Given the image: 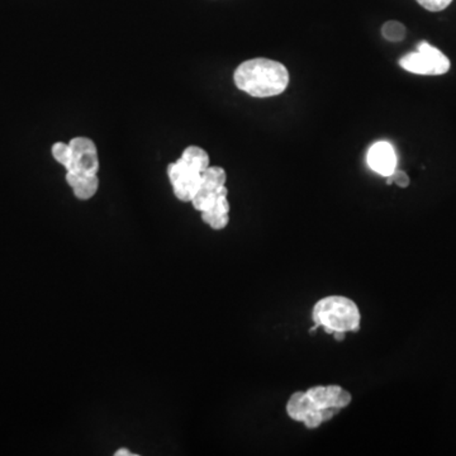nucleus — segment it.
I'll return each instance as SVG.
<instances>
[{
  "label": "nucleus",
  "mask_w": 456,
  "mask_h": 456,
  "mask_svg": "<svg viewBox=\"0 0 456 456\" xmlns=\"http://www.w3.org/2000/svg\"><path fill=\"white\" fill-rule=\"evenodd\" d=\"M315 410L339 408L342 410L351 403L353 396L339 386H317L306 391Z\"/></svg>",
  "instance_id": "7"
},
{
  "label": "nucleus",
  "mask_w": 456,
  "mask_h": 456,
  "mask_svg": "<svg viewBox=\"0 0 456 456\" xmlns=\"http://www.w3.org/2000/svg\"><path fill=\"white\" fill-rule=\"evenodd\" d=\"M202 171L190 162L180 157L167 167V176L175 197L181 202H192L200 189Z\"/></svg>",
  "instance_id": "4"
},
{
  "label": "nucleus",
  "mask_w": 456,
  "mask_h": 456,
  "mask_svg": "<svg viewBox=\"0 0 456 456\" xmlns=\"http://www.w3.org/2000/svg\"><path fill=\"white\" fill-rule=\"evenodd\" d=\"M325 422L323 419V416H322L321 410H315V411H311L304 416L303 418L302 424H304V426L307 429H317L320 427L322 424Z\"/></svg>",
  "instance_id": "16"
},
{
  "label": "nucleus",
  "mask_w": 456,
  "mask_h": 456,
  "mask_svg": "<svg viewBox=\"0 0 456 456\" xmlns=\"http://www.w3.org/2000/svg\"><path fill=\"white\" fill-rule=\"evenodd\" d=\"M66 183L72 188V192L77 200H88L93 198L99 188L98 175L91 176H79L74 174L66 173Z\"/></svg>",
  "instance_id": "10"
},
{
  "label": "nucleus",
  "mask_w": 456,
  "mask_h": 456,
  "mask_svg": "<svg viewBox=\"0 0 456 456\" xmlns=\"http://www.w3.org/2000/svg\"><path fill=\"white\" fill-rule=\"evenodd\" d=\"M367 165L382 176H389L397 169V155L389 142H375L367 151Z\"/></svg>",
  "instance_id": "8"
},
{
  "label": "nucleus",
  "mask_w": 456,
  "mask_h": 456,
  "mask_svg": "<svg viewBox=\"0 0 456 456\" xmlns=\"http://www.w3.org/2000/svg\"><path fill=\"white\" fill-rule=\"evenodd\" d=\"M227 174L223 167H209L202 174L200 189L195 194L192 204L200 213L209 209L217 202L219 197L227 195L226 188Z\"/></svg>",
  "instance_id": "6"
},
{
  "label": "nucleus",
  "mask_w": 456,
  "mask_h": 456,
  "mask_svg": "<svg viewBox=\"0 0 456 456\" xmlns=\"http://www.w3.org/2000/svg\"><path fill=\"white\" fill-rule=\"evenodd\" d=\"M382 34L391 42H400L405 37V27L397 20H389L382 27Z\"/></svg>",
  "instance_id": "13"
},
{
  "label": "nucleus",
  "mask_w": 456,
  "mask_h": 456,
  "mask_svg": "<svg viewBox=\"0 0 456 456\" xmlns=\"http://www.w3.org/2000/svg\"><path fill=\"white\" fill-rule=\"evenodd\" d=\"M52 156L53 159L58 161L60 165L63 167H67L69 160H70V148L69 143H64V142H56L51 148Z\"/></svg>",
  "instance_id": "14"
},
{
  "label": "nucleus",
  "mask_w": 456,
  "mask_h": 456,
  "mask_svg": "<svg viewBox=\"0 0 456 456\" xmlns=\"http://www.w3.org/2000/svg\"><path fill=\"white\" fill-rule=\"evenodd\" d=\"M399 66L416 75L440 77L450 70L451 63L443 51L424 41L418 44L416 51L400 58Z\"/></svg>",
  "instance_id": "3"
},
{
  "label": "nucleus",
  "mask_w": 456,
  "mask_h": 456,
  "mask_svg": "<svg viewBox=\"0 0 456 456\" xmlns=\"http://www.w3.org/2000/svg\"><path fill=\"white\" fill-rule=\"evenodd\" d=\"M289 71L285 65L270 58H257L244 61L233 74L238 90L254 98L280 96L289 85Z\"/></svg>",
  "instance_id": "1"
},
{
  "label": "nucleus",
  "mask_w": 456,
  "mask_h": 456,
  "mask_svg": "<svg viewBox=\"0 0 456 456\" xmlns=\"http://www.w3.org/2000/svg\"><path fill=\"white\" fill-rule=\"evenodd\" d=\"M315 405L309 399L307 392H296L290 396L287 403V413L293 421L302 422L304 416L311 411H315Z\"/></svg>",
  "instance_id": "11"
},
{
  "label": "nucleus",
  "mask_w": 456,
  "mask_h": 456,
  "mask_svg": "<svg viewBox=\"0 0 456 456\" xmlns=\"http://www.w3.org/2000/svg\"><path fill=\"white\" fill-rule=\"evenodd\" d=\"M70 160L66 173L79 176L98 175L99 171V157L96 143L88 137H74L69 142Z\"/></svg>",
  "instance_id": "5"
},
{
  "label": "nucleus",
  "mask_w": 456,
  "mask_h": 456,
  "mask_svg": "<svg viewBox=\"0 0 456 456\" xmlns=\"http://www.w3.org/2000/svg\"><path fill=\"white\" fill-rule=\"evenodd\" d=\"M227 195L219 197L217 202L209 209L202 212L203 222L216 231L223 230L230 222V203L227 200Z\"/></svg>",
  "instance_id": "9"
},
{
  "label": "nucleus",
  "mask_w": 456,
  "mask_h": 456,
  "mask_svg": "<svg viewBox=\"0 0 456 456\" xmlns=\"http://www.w3.org/2000/svg\"><path fill=\"white\" fill-rule=\"evenodd\" d=\"M388 184H396L399 188H407L410 185V176L402 170H394L392 175L386 176Z\"/></svg>",
  "instance_id": "17"
},
{
  "label": "nucleus",
  "mask_w": 456,
  "mask_h": 456,
  "mask_svg": "<svg viewBox=\"0 0 456 456\" xmlns=\"http://www.w3.org/2000/svg\"><path fill=\"white\" fill-rule=\"evenodd\" d=\"M315 328L322 327L327 334H348L360 330L359 307L353 299L342 296L322 298L312 309Z\"/></svg>",
  "instance_id": "2"
},
{
  "label": "nucleus",
  "mask_w": 456,
  "mask_h": 456,
  "mask_svg": "<svg viewBox=\"0 0 456 456\" xmlns=\"http://www.w3.org/2000/svg\"><path fill=\"white\" fill-rule=\"evenodd\" d=\"M137 454H133L132 451H129V449H119L117 450L116 452H115V456H136Z\"/></svg>",
  "instance_id": "18"
},
{
  "label": "nucleus",
  "mask_w": 456,
  "mask_h": 456,
  "mask_svg": "<svg viewBox=\"0 0 456 456\" xmlns=\"http://www.w3.org/2000/svg\"><path fill=\"white\" fill-rule=\"evenodd\" d=\"M421 7L430 12H441L449 7L452 0H416Z\"/></svg>",
  "instance_id": "15"
},
{
  "label": "nucleus",
  "mask_w": 456,
  "mask_h": 456,
  "mask_svg": "<svg viewBox=\"0 0 456 456\" xmlns=\"http://www.w3.org/2000/svg\"><path fill=\"white\" fill-rule=\"evenodd\" d=\"M180 157H183L184 160L190 162L194 167H198L202 173H204V170L211 167L209 155H208L206 150H203L200 146H189L183 151V154Z\"/></svg>",
  "instance_id": "12"
}]
</instances>
